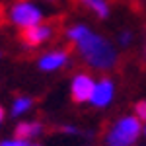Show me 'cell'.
Instances as JSON below:
<instances>
[{
  "label": "cell",
  "mask_w": 146,
  "mask_h": 146,
  "mask_svg": "<svg viewBox=\"0 0 146 146\" xmlns=\"http://www.w3.org/2000/svg\"><path fill=\"white\" fill-rule=\"evenodd\" d=\"M133 43H135V31H131V29H121V31L117 33V43H115L117 47L127 49V47H131Z\"/></svg>",
  "instance_id": "8fae6325"
},
{
  "label": "cell",
  "mask_w": 146,
  "mask_h": 146,
  "mask_svg": "<svg viewBox=\"0 0 146 146\" xmlns=\"http://www.w3.org/2000/svg\"><path fill=\"white\" fill-rule=\"evenodd\" d=\"M4 121H6V109H4V107L0 105V127L4 125Z\"/></svg>",
  "instance_id": "9a60e30c"
},
{
  "label": "cell",
  "mask_w": 146,
  "mask_h": 146,
  "mask_svg": "<svg viewBox=\"0 0 146 146\" xmlns=\"http://www.w3.org/2000/svg\"><path fill=\"white\" fill-rule=\"evenodd\" d=\"M78 2L90 14H94L98 20H107L111 16V4H109V0H78Z\"/></svg>",
  "instance_id": "30bf717a"
},
{
  "label": "cell",
  "mask_w": 146,
  "mask_h": 146,
  "mask_svg": "<svg viewBox=\"0 0 146 146\" xmlns=\"http://www.w3.org/2000/svg\"><path fill=\"white\" fill-rule=\"evenodd\" d=\"M64 37L72 45L80 60L96 72H109L119 62V49L109 37L96 31L84 22L70 23L64 29Z\"/></svg>",
  "instance_id": "6da1fadb"
},
{
  "label": "cell",
  "mask_w": 146,
  "mask_h": 146,
  "mask_svg": "<svg viewBox=\"0 0 146 146\" xmlns=\"http://www.w3.org/2000/svg\"><path fill=\"white\" fill-rule=\"evenodd\" d=\"M94 86H96V78L92 76L90 72H76V74H72L70 86H68L70 100L74 101V103H78V105L88 103Z\"/></svg>",
  "instance_id": "8992f818"
},
{
  "label": "cell",
  "mask_w": 146,
  "mask_h": 146,
  "mask_svg": "<svg viewBox=\"0 0 146 146\" xmlns=\"http://www.w3.org/2000/svg\"><path fill=\"white\" fill-rule=\"evenodd\" d=\"M60 133L66 135V136H82V129L74 123H64L60 127Z\"/></svg>",
  "instance_id": "5bb4252c"
},
{
  "label": "cell",
  "mask_w": 146,
  "mask_h": 146,
  "mask_svg": "<svg viewBox=\"0 0 146 146\" xmlns=\"http://www.w3.org/2000/svg\"><path fill=\"white\" fill-rule=\"evenodd\" d=\"M45 133V125L41 121H35V119H29V121H18V125L14 127V135L16 138H23V140H39Z\"/></svg>",
  "instance_id": "ba28073f"
},
{
  "label": "cell",
  "mask_w": 146,
  "mask_h": 146,
  "mask_svg": "<svg viewBox=\"0 0 146 146\" xmlns=\"http://www.w3.org/2000/svg\"><path fill=\"white\" fill-rule=\"evenodd\" d=\"M133 115H135L138 121H146V100H138L133 107Z\"/></svg>",
  "instance_id": "4fadbf2b"
},
{
  "label": "cell",
  "mask_w": 146,
  "mask_h": 146,
  "mask_svg": "<svg viewBox=\"0 0 146 146\" xmlns=\"http://www.w3.org/2000/svg\"><path fill=\"white\" fill-rule=\"evenodd\" d=\"M144 146H146V144H144Z\"/></svg>",
  "instance_id": "44dd1931"
},
{
  "label": "cell",
  "mask_w": 146,
  "mask_h": 146,
  "mask_svg": "<svg viewBox=\"0 0 146 146\" xmlns=\"http://www.w3.org/2000/svg\"><path fill=\"white\" fill-rule=\"evenodd\" d=\"M6 18L16 29L23 31L31 25L45 22V12L33 0H16L14 4H10V8L6 12Z\"/></svg>",
  "instance_id": "3957f363"
},
{
  "label": "cell",
  "mask_w": 146,
  "mask_h": 146,
  "mask_svg": "<svg viewBox=\"0 0 146 146\" xmlns=\"http://www.w3.org/2000/svg\"><path fill=\"white\" fill-rule=\"evenodd\" d=\"M142 136V121H138L133 113L121 115L113 121L105 135L103 146H136Z\"/></svg>",
  "instance_id": "7a4b0ae2"
},
{
  "label": "cell",
  "mask_w": 146,
  "mask_h": 146,
  "mask_svg": "<svg viewBox=\"0 0 146 146\" xmlns=\"http://www.w3.org/2000/svg\"><path fill=\"white\" fill-rule=\"evenodd\" d=\"M0 58H2V51H0Z\"/></svg>",
  "instance_id": "d6986e66"
},
{
  "label": "cell",
  "mask_w": 146,
  "mask_h": 146,
  "mask_svg": "<svg viewBox=\"0 0 146 146\" xmlns=\"http://www.w3.org/2000/svg\"><path fill=\"white\" fill-rule=\"evenodd\" d=\"M142 136H144V138H146V121H144V123H142Z\"/></svg>",
  "instance_id": "e0dca14e"
},
{
  "label": "cell",
  "mask_w": 146,
  "mask_h": 146,
  "mask_svg": "<svg viewBox=\"0 0 146 146\" xmlns=\"http://www.w3.org/2000/svg\"><path fill=\"white\" fill-rule=\"evenodd\" d=\"M70 51L64 47H53L47 49L45 53L37 56V70L45 72V74H55L60 72L70 64Z\"/></svg>",
  "instance_id": "277c9868"
},
{
  "label": "cell",
  "mask_w": 146,
  "mask_h": 146,
  "mask_svg": "<svg viewBox=\"0 0 146 146\" xmlns=\"http://www.w3.org/2000/svg\"><path fill=\"white\" fill-rule=\"evenodd\" d=\"M55 37V27L49 22H41L22 31V43L27 49H39Z\"/></svg>",
  "instance_id": "52a82bcc"
},
{
  "label": "cell",
  "mask_w": 146,
  "mask_h": 146,
  "mask_svg": "<svg viewBox=\"0 0 146 146\" xmlns=\"http://www.w3.org/2000/svg\"><path fill=\"white\" fill-rule=\"evenodd\" d=\"M45 2H56V0H45Z\"/></svg>",
  "instance_id": "ac0fdd59"
},
{
  "label": "cell",
  "mask_w": 146,
  "mask_h": 146,
  "mask_svg": "<svg viewBox=\"0 0 146 146\" xmlns=\"http://www.w3.org/2000/svg\"><path fill=\"white\" fill-rule=\"evenodd\" d=\"M115 96H117V84H115V80L109 78V76H101L100 80H96V86L92 90V96H90L88 103L94 109H107L113 103Z\"/></svg>",
  "instance_id": "5b68a950"
},
{
  "label": "cell",
  "mask_w": 146,
  "mask_h": 146,
  "mask_svg": "<svg viewBox=\"0 0 146 146\" xmlns=\"http://www.w3.org/2000/svg\"><path fill=\"white\" fill-rule=\"evenodd\" d=\"M142 60L146 62V43H144V47H142Z\"/></svg>",
  "instance_id": "2e32d148"
},
{
  "label": "cell",
  "mask_w": 146,
  "mask_h": 146,
  "mask_svg": "<svg viewBox=\"0 0 146 146\" xmlns=\"http://www.w3.org/2000/svg\"><path fill=\"white\" fill-rule=\"evenodd\" d=\"M88 146H90V144H88Z\"/></svg>",
  "instance_id": "ffe728a7"
},
{
  "label": "cell",
  "mask_w": 146,
  "mask_h": 146,
  "mask_svg": "<svg viewBox=\"0 0 146 146\" xmlns=\"http://www.w3.org/2000/svg\"><path fill=\"white\" fill-rule=\"evenodd\" d=\"M33 105H35V100L31 96L20 94V96H16L10 103V115L14 119H22L23 115H27V113L33 109Z\"/></svg>",
  "instance_id": "9c48e42d"
},
{
  "label": "cell",
  "mask_w": 146,
  "mask_h": 146,
  "mask_svg": "<svg viewBox=\"0 0 146 146\" xmlns=\"http://www.w3.org/2000/svg\"><path fill=\"white\" fill-rule=\"evenodd\" d=\"M0 146H41V144H39L37 140H23V138L10 136V138L0 140Z\"/></svg>",
  "instance_id": "7c38bea8"
}]
</instances>
